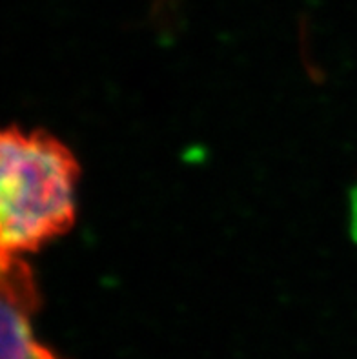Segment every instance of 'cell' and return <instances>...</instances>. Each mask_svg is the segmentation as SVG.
Segmentation results:
<instances>
[{"instance_id":"cell-1","label":"cell","mask_w":357,"mask_h":359,"mask_svg":"<svg viewBox=\"0 0 357 359\" xmlns=\"http://www.w3.org/2000/svg\"><path fill=\"white\" fill-rule=\"evenodd\" d=\"M77 164L46 133L8 130L0 142V241L4 261L44 245L75 217Z\"/></svg>"},{"instance_id":"cell-2","label":"cell","mask_w":357,"mask_h":359,"mask_svg":"<svg viewBox=\"0 0 357 359\" xmlns=\"http://www.w3.org/2000/svg\"><path fill=\"white\" fill-rule=\"evenodd\" d=\"M29 296L4 285L2 296V359H60L35 337Z\"/></svg>"}]
</instances>
